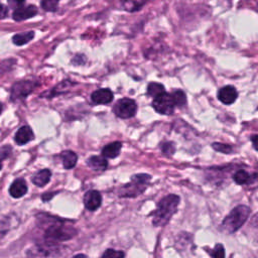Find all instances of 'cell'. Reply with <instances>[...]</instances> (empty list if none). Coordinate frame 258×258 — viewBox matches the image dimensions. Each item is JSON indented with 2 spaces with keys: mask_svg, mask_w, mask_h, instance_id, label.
Here are the masks:
<instances>
[{
  "mask_svg": "<svg viewBox=\"0 0 258 258\" xmlns=\"http://www.w3.org/2000/svg\"><path fill=\"white\" fill-rule=\"evenodd\" d=\"M178 205L179 197L176 195H167L162 198L152 214V225L155 227L165 226L177 211Z\"/></svg>",
  "mask_w": 258,
  "mask_h": 258,
  "instance_id": "1",
  "label": "cell"
},
{
  "mask_svg": "<svg viewBox=\"0 0 258 258\" xmlns=\"http://www.w3.org/2000/svg\"><path fill=\"white\" fill-rule=\"evenodd\" d=\"M77 230L70 225H67L64 221L59 219H53L50 224L45 227L44 242L49 244H57L72 239L76 236Z\"/></svg>",
  "mask_w": 258,
  "mask_h": 258,
  "instance_id": "2",
  "label": "cell"
},
{
  "mask_svg": "<svg viewBox=\"0 0 258 258\" xmlns=\"http://www.w3.org/2000/svg\"><path fill=\"white\" fill-rule=\"evenodd\" d=\"M250 208L245 205L235 207L230 214L222 222V230L228 234H233L238 231L249 218Z\"/></svg>",
  "mask_w": 258,
  "mask_h": 258,
  "instance_id": "3",
  "label": "cell"
},
{
  "mask_svg": "<svg viewBox=\"0 0 258 258\" xmlns=\"http://www.w3.org/2000/svg\"><path fill=\"white\" fill-rule=\"evenodd\" d=\"M151 176L147 173H137L131 176L130 182L122 185L119 188L118 196L120 198H135L145 191Z\"/></svg>",
  "mask_w": 258,
  "mask_h": 258,
  "instance_id": "4",
  "label": "cell"
},
{
  "mask_svg": "<svg viewBox=\"0 0 258 258\" xmlns=\"http://www.w3.org/2000/svg\"><path fill=\"white\" fill-rule=\"evenodd\" d=\"M151 105L153 109L161 115H171L176 107L172 94L167 92H163L162 94L153 98Z\"/></svg>",
  "mask_w": 258,
  "mask_h": 258,
  "instance_id": "5",
  "label": "cell"
},
{
  "mask_svg": "<svg viewBox=\"0 0 258 258\" xmlns=\"http://www.w3.org/2000/svg\"><path fill=\"white\" fill-rule=\"evenodd\" d=\"M113 111L117 117L122 119H129L136 114L137 104L132 99L123 98L116 102Z\"/></svg>",
  "mask_w": 258,
  "mask_h": 258,
  "instance_id": "6",
  "label": "cell"
},
{
  "mask_svg": "<svg viewBox=\"0 0 258 258\" xmlns=\"http://www.w3.org/2000/svg\"><path fill=\"white\" fill-rule=\"evenodd\" d=\"M35 86L32 81H19L15 83L10 91V99L12 101H18L26 98V96L33 91Z\"/></svg>",
  "mask_w": 258,
  "mask_h": 258,
  "instance_id": "7",
  "label": "cell"
},
{
  "mask_svg": "<svg viewBox=\"0 0 258 258\" xmlns=\"http://www.w3.org/2000/svg\"><path fill=\"white\" fill-rule=\"evenodd\" d=\"M28 256H37V257H50L59 255V248L57 244H49L44 242L43 244H38L35 247L31 248L27 252Z\"/></svg>",
  "mask_w": 258,
  "mask_h": 258,
  "instance_id": "8",
  "label": "cell"
},
{
  "mask_svg": "<svg viewBox=\"0 0 258 258\" xmlns=\"http://www.w3.org/2000/svg\"><path fill=\"white\" fill-rule=\"evenodd\" d=\"M102 204V196L98 190H88L84 196V205L89 211H96Z\"/></svg>",
  "mask_w": 258,
  "mask_h": 258,
  "instance_id": "9",
  "label": "cell"
},
{
  "mask_svg": "<svg viewBox=\"0 0 258 258\" xmlns=\"http://www.w3.org/2000/svg\"><path fill=\"white\" fill-rule=\"evenodd\" d=\"M238 97V92L234 86H225L218 92V99L225 105L233 104Z\"/></svg>",
  "mask_w": 258,
  "mask_h": 258,
  "instance_id": "10",
  "label": "cell"
},
{
  "mask_svg": "<svg viewBox=\"0 0 258 258\" xmlns=\"http://www.w3.org/2000/svg\"><path fill=\"white\" fill-rule=\"evenodd\" d=\"M113 92L108 88H101L92 93L91 99L97 105H105L109 104L113 100Z\"/></svg>",
  "mask_w": 258,
  "mask_h": 258,
  "instance_id": "11",
  "label": "cell"
},
{
  "mask_svg": "<svg viewBox=\"0 0 258 258\" xmlns=\"http://www.w3.org/2000/svg\"><path fill=\"white\" fill-rule=\"evenodd\" d=\"M37 14V7L34 5H28V6H21L19 8L14 9V12L12 14V18L15 21H22L29 19Z\"/></svg>",
  "mask_w": 258,
  "mask_h": 258,
  "instance_id": "12",
  "label": "cell"
},
{
  "mask_svg": "<svg viewBox=\"0 0 258 258\" xmlns=\"http://www.w3.org/2000/svg\"><path fill=\"white\" fill-rule=\"evenodd\" d=\"M34 138V134L29 126L20 127L14 135V141L18 145H24L30 142Z\"/></svg>",
  "mask_w": 258,
  "mask_h": 258,
  "instance_id": "13",
  "label": "cell"
},
{
  "mask_svg": "<svg viewBox=\"0 0 258 258\" xmlns=\"http://www.w3.org/2000/svg\"><path fill=\"white\" fill-rule=\"evenodd\" d=\"M28 188H27V184L26 181L23 178H17L15 179L9 187V194L12 198L15 199H19L21 197H23L26 192H27Z\"/></svg>",
  "mask_w": 258,
  "mask_h": 258,
  "instance_id": "14",
  "label": "cell"
},
{
  "mask_svg": "<svg viewBox=\"0 0 258 258\" xmlns=\"http://www.w3.org/2000/svg\"><path fill=\"white\" fill-rule=\"evenodd\" d=\"M122 148V143L120 141H114L102 148V155L106 158H115L120 154Z\"/></svg>",
  "mask_w": 258,
  "mask_h": 258,
  "instance_id": "15",
  "label": "cell"
},
{
  "mask_svg": "<svg viewBox=\"0 0 258 258\" xmlns=\"http://www.w3.org/2000/svg\"><path fill=\"white\" fill-rule=\"evenodd\" d=\"M50 177H51V171H50L48 168H44V169H41V170L37 171V172L31 177V180H32V182H33L36 186L43 187L46 183L49 182Z\"/></svg>",
  "mask_w": 258,
  "mask_h": 258,
  "instance_id": "16",
  "label": "cell"
},
{
  "mask_svg": "<svg viewBox=\"0 0 258 258\" xmlns=\"http://www.w3.org/2000/svg\"><path fill=\"white\" fill-rule=\"evenodd\" d=\"M258 177V174L256 173H253V174H250L248 173L247 171L245 170H237L234 174H233V179L236 183L238 184H249V183H252L255 178Z\"/></svg>",
  "mask_w": 258,
  "mask_h": 258,
  "instance_id": "17",
  "label": "cell"
},
{
  "mask_svg": "<svg viewBox=\"0 0 258 258\" xmlns=\"http://www.w3.org/2000/svg\"><path fill=\"white\" fill-rule=\"evenodd\" d=\"M87 163L88 165L93 168L94 170H97V171H102V170H105L107 167H108V161L106 159L105 156H91L88 160H87Z\"/></svg>",
  "mask_w": 258,
  "mask_h": 258,
  "instance_id": "18",
  "label": "cell"
},
{
  "mask_svg": "<svg viewBox=\"0 0 258 258\" xmlns=\"http://www.w3.org/2000/svg\"><path fill=\"white\" fill-rule=\"evenodd\" d=\"M60 158L62 161V166L64 169H71L75 167L78 161L77 154L72 150H66L60 153Z\"/></svg>",
  "mask_w": 258,
  "mask_h": 258,
  "instance_id": "19",
  "label": "cell"
},
{
  "mask_svg": "<svg viewBox=\"0 0 258 258\" xmlns=\"http://www.w3.org/2000/svg\"><path fill=\"white\" fill-rule=\"evenodd\" d=\"M33 37H34V31H26V32L14 34L12 37V41L16 45H23L28 43Z\"/></svg>",
  "mask_w": 258,
  "mask_h": 258,
  "instance_id": "20",
  "label": "cell"
},
{
  "mask_svg": "<svg viewBox=\"0 0 258 258\" xmlns=\"http://www.w3.org/2000/svg\"><path fill=\"white\" fill-rule=\"evenodd\" d=\"M148 0H124L123 8L129 12H135L140 10Z\"/></svg>",
  "mask_w": 258,
  "mask_h": 258,
  "instance_id": "21",
  "label": "cell"
},
{
  "mask_svg": "<svg viewBox=\"0 0 258 258\" xmlns=\"http://www.w3.org/2000/svg\"><path fill=\"white\" fill-rule=\"evenodd\" d=\"M163 92H165L164 86L159 83H150L147 87V94L152 98H155Z\"/></svg>",
  "mask_w": 258,
  "mask_h": 258,
  "instance_id": "22",
  "label": "cell"
},
{
  "mask_svg": "<svg viewBox=\"0 0 258 258\" xmlns=\"http://www.w3.org/2000/svg\"><path fill=\"white\" fill-rule=\"evenodd\" d=\"M171 94H172L173 99H174V101H175L176 107L181 108V107L185 106V104H186V96H185V94H184L183 91H181V90H175V91H173Z\"/></svg>",
  "mask_w": 258,
  "mask_h": 258,
  "instance_id": "23",
  "label": "cell"
},
{
  "mask_svg": "<svg viewBox=\"0 0 258 258\" xmlns=\"http://www.w3.org/2000/svg\"><path fill=\"white\" fill-rule=\"evenodd\" d=\"M59 0H41L40 4L43 10L48 12H54L57 9Z\"/></svg>",
  "mask_w": 258,
  "mask_h": 258,
  "instance_id": "24",
  "label": "cell"
},
{
  "mask_svg": "<svg viewBox=\"0 0 258 258\" xmlns=\"http://www.w3.org/2000/svg\"><path fill=\"white\" fill-rule=\"evenodd\" d=\"M160 148L162 150V152L166 155H172L175 151V146H174V143L173 142H169V141H166V142H162L160 144Z\"/></svg>",
  "mask_w": 258,
  "mask_h": 258,
  "instance_id": "25",
  "label": "cell"
},
{
  "mask_svg": "<svg viewBox=\"0 0 258 258\" xmlns=\"http://www.w3.org/2000/svg\"><path fill=\"white\" fill-rule=\"evenodd\" d=\"M213 148L217 151H220V152H223V153H232L233 151V147L231 145H228V144H222V143H213L212 144Z\"/></svg>",
  "mask_w": 258,
  "mask_h": 258,
  "instance_id": "26",
  "label": "cell"
},
{
  "mask_svg": "<svg viewBox=\"0 0 258 258\" xmlns=\"http://www.w3.org/2000/svg\"><path fill=\"white\" fill-rule=\"evenodd\" d=\"M210 255L215 258H222L225 256V250L222 244H217L215 248L210 252Z\"/></svg>",
  "mask_w": 258,
  "mask_h": 258,
  "instance_id": "27",
  "label": "cell"
},
{
  "mask_svg": "<svg viewBox=\"0 0 258 258\" xmlns=\"http://www.w3.org/2000/svg\"><path fill=\"white\" fill-rule=\"evenodd\" d=\"M125 254L122 251L114 250V249H108L103 254L102 257H124Z\"/></svg>",
  "mask_w": 258,
  "mask_h": 258,
  "instance_id": "28",
  "label": "cell"
},
{
  "mask_svg": "<svg viewBox=\"0 0 258 258\" xmlns=\"http://www.w3.org/2000/svg\"><path fill=\"white\" fill-rule=\"evenodd\" d=\"M7 2L9 4V7L16 9L23 6V4L25 3V0H7Z\"/></svg>",
  "mask_w": 258,
  "mask_h": 258,
  "instance_id": "29",
  "label": "cell"
},
{
  "mask_svg": "<svg viewBox=\"0 0 258 258\" xmlns=\"http://www.w3.org/2000/svg\"><path fill=\"white\" fill-rule=\"evenodd\" d=\"M5 150H6V149H5V147L3 146V147H2V149H1V154H2V157H1V159H2V160H4V159H5V157L9 155V153L11 152V147H10V146H8V149H7V151H5Z\"/></svg>",
  "mask_w": 258,
  "mask_h": 258,
  "instance_id": "30",
  "label": "cell"
},
{
  "mask_svg": "<svg viewBox=\"0 0 258 258\" xmlns=\"http://www.w3.org/2000/svg\"><path fill=\"white\" fill-rule=\"evenodd\" d=\"M55 194H56V192H46V194H44V195L42 196V201H43V202H47V201L51 200V198H52Z\"/></svg>",
  "mask_w": 258,
  "mask_h": 258,
  "instance_id": "31",
  "label": "cell"
},
{
  "mask_svg": "<svg viewBox=\"0 0 258 258\" xmlns=\"http://www.w3.org/2000/svg\"><path fill=\"white\" fill-rule=\"evenodd\" d=\"M250 139H251V141H252L253 146L255 147V149L258 150V135H252Z\"/></svg>",
  "mask_w": 258,
  "mask_h": 258,
  "instance_id": "32",
  "label": "cell"
},
{
  "mask_svg": "<svg viewBox=\"0 0 258 258\" xmlns=\"http://www.w3.org/2000/svg\"><path fill=\"white\" fill-rule=\"evenodd\" d=\"M7 9L8 8L4 4L1 5V18L2 19H4L6 17V15H7Z\"/></svg>",
  "mask_w": 258,
  "mask_h": 258,
  "instance_id": "33",
  "label": "cell"
},
{
  "mask_svg": "<svg viewBox=\"0 0 258 258\" xmlns=\"http://www.w3.org/2000/svg\"><path fill=\"white\" fill-rule=\"evenodd\" d=\"M251 224H252V225H254L255 227H258V213H257V214L255 215V217L253 218V220H252Z\"/></svg>",
  "mask_w": 258,
  "mask_h": 258,
  "instance_id": "34",
  "label": "cell"
}]
</instances>
